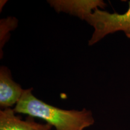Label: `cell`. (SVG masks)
I'll return each instance as SVG.
<instances>
[{
    "mask_svg": "<svg viewBox=\"0 0 130 130\" xmlns=\"http://www.w3.org/2000/svg\"><path fill=\"white\" fill-rule=\"evenodd\" d=\"M32 92V88L24 90L14 108L16 113L42 119L56 130H84L95 123L90 110L61 109L40 100Z\"/></svg>",
    "mask_w": 130,
    "mask_h": 130,
    "instance_id": "obj_1",
    "label": "cell"
},
{
    "mask_svg": "<svg viewBox=\"0 0 130 130\" xmlns=\"http://www.w3.org/2000/svg\"><path fill=\"white\" fill-rule=\"evenodd\" d=\"M128 10L123 14L107 12L97 9L90 14L86 21L93 27L94 31L89 45L92 46L109 34L122 31L130 39V1Z\"/></svg>",
    "mask_w": 130,
    "mask_h": 130,
    "instance_id": "obj_2",
    "label": "cell"
},
{
    "mask_svg": "<svg viewBox=\"0 0 130 130\" xmlns=\"http://www.w3.org/2000/svg\"><path fill=\"white\" fill-rule=\"evenodd\" d=\"M48 2L57 12L66 13L85 21L99 7L104 9L106 6L102 0H50Z\"/></svg>",
    "mask_w": 130,
    "mask_h": 130,
    "instance_id": "obj_3",
    "label": "cell"
},
{
    "mask_svg": "<svg viewBox=\"0 0 130 130\" xmlns=\"http://www.w3.org/2000/svg\"><path fill=\"white\" fill-rule=\"evenodd\" d=\"M24 90L12 78L10 71L6 66L0 68V106L7 108L17 104Z\"/></svg>",
    "mask_w": 130,
    "mask_h": 130,
    "instance_id": "obj_4",
    "label": "cell"
},
{
    "mask_svg": "<svg viewBox=\"0 0 130 130\" xmlns=\"http://www.w3.org/2000/svg\"><path fill=\"white\" fill-rule=\"evenodd\" d=\"M14 109L5 108L0 111V130H51L48 123H40L32 119L23 121L16 116Z\"/></svg>",
    "mask_w": 130,
    "mask_h": 130,
    "instance_id": "obj_5",
    "label": "cell"
},
{
    "mask_svg": "<svg viewBox=\"0 0 130 130\" xmlns=\"http://www.w3.org/2000/svg\"><path fill=\"white\" fill-rule=\"evenodd\" d=\"M18 21L14 18H9L1 20V51L4 43L7 41V34L17 27Z\"/></svg>",
    "mask_w": 130,
    "mask_h": 130,
    "instance_id": "obj_6",
    "label": "cell"
}]
</instances>
